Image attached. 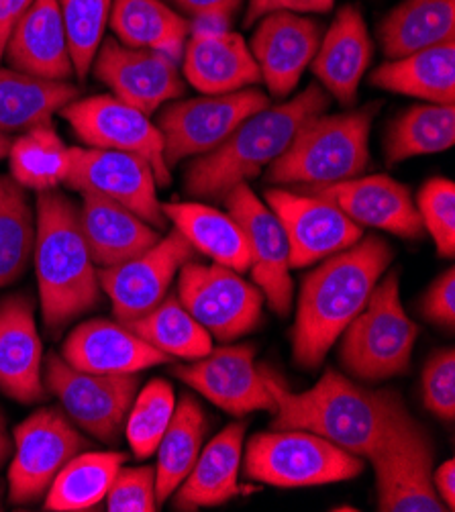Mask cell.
<instances>
[{
	"mask_svg": "<svg viewBox=\"0 0 455 512\" xmlns=\"http://www.w3.org/2000/svg\"><path fill=\"white\" fill-rule=\"evenodd\" d=\"M394 260L390 243L362 237L329 255L302 282L292 329V357L305 370H317L345 327L366 306L372 290Z\"/></svg>",
	"mask_w": 455,
	"mask_h": 512,
	"instance_id": "1",
	"label": "cell"
},
{
	"mask_svg": "<svg viewBox=\"0 0 455 512\" xmlns=\"http://www.w3.org/2000/svg\"><path fill=\"white\" fill-rule=\"evenodd\" d=\"M262 372L276 402L274 431H309L366 459L407 408L398 392L364 388L333 368L325 370L317 386L298 394L270 368L262 366Z\"/></svg>",
	"mask_w": 455,
	"mask_h": 512,
	"instance_id": "2",
	"label": "cell"
},
{
	"mask_svg": "<svg viewBox=\"0 0 455 512\" xmlns=\"http://www.w3.org/2000/svg\"><path fill=\"white\" fill-rule=\"evenodd\" d=\"M329 107V94L311 84L296 98L278 107H266L247 117L213 151L190 162L184 186L192 198L223 202L239 184H247L276 162L300 129Z\"/></svg>",
	"mask_w": 455,
	"mask_h": 512,
	"instance_id": "3",
	"label": "cell"
},
{
	"mask_svg": "<svg viewBox=\"0 0 455 512\" xmlns=\"http://www.w3.org/2000/svg\"><path fill=\"white\" fill-rule=\"evenodd\" d=\"M33 258L41 315L49 333H58L98 304V270L82 233L78 207L56 188L37 196Z\"/></svg>",
	"mask_w": 455,
	"mask_h": 512,
	"instance_id": "4",
	"label": "cell"
},
{
	"mask_svg": "<svg viewBox=\"0 0 455 512\" xmlns=\"http://www.w3.org/2000/svg\"><path fill=\"white\" fill-rule=\"evenodd\" d=\"M380 105L319 115L300 129L282 156L268 166L266 182L319 188L364 174L370 162V131Z\"/></svg>",
	"mask_w": 455,
	"mask_h": 512,
	"instance_id": "5",
	"label": "cell"
},
{
	"mask_svg": "<svg viewBox=\"0 0 455 512\" xmlns=\"http://www.w3.org/2000/svg\"><path fill=\"white\" fill-rule=\"evenodd\" d=\"M339 337V362L353 378L374 384L409 370L419 327L402 309L398 272L376 284L362 313Z\"/></svg>",
	"mask_w": 455,
	"mask_h": 512,
	"instance_id": "6",
	"label": "cell"
},
{
	"mask_svg": "<svg viewBox=\"0 0 455 512\" xmlns=\"http://www.w3.org/2000/svg\"><path fill=\"white\" fill-rule=\"evenodd\" d=\"M241 466L249 480L278 488L345 482L358 478L366 468L362 457L315 433L292 429L251 437Z\"/></svg>",
	"mask_w": 455,
	"mask_h": 512,
	"instance_id": "7",
	"label": "cell"
},
{
	"mask_svg": "<svg viewBox=\"0 0 455 512\" xmlns=\"http://www.w3.org/2000/svg\"><path fill=\"white\" fill-rule=\"evenodd\" d=\"M376 472L378 510L443 512L433 488L435 449L425 427L404 408L368 455Z\"/></svg>",
	"mask_w": 455,
	"mask_h": 512,
	"instance_id": "8",
	"label": "cell"
},
{
	"mask_svg": "<svg viewBox=\"0 0 455 512\" xmlns=\"http://www.w3.org/2000/svg\"><path fill=\"white\" fill-rule=\"evenodd\" d=\"M270 107L260 90L205 94L168 105L156 127L164 141V160L172 170L186 158H198L219 147L247 117Z\"/></svg>",
	"mask_w": 455,
	"mask_h": 512,
	"instance_id": "9",
	"label": "cell"
},
{
	"mask_svg": "<svg viewBox=\"0 0 455 512\" xmlns=\"http://www.w3.org/2000/svg\"><path fill=\"white\" fill-rule=\"evenodd\" d=\"M176 296L184 309L221 343L251 333L262 321V290L221 264L205 266L194 260L184 264Z\"/></svg>",
	"mask_w": 455,
	"mask_h": 512,
	"instance_id": "10",
	"label": "cell"
},
{
	"mask_svg": "<svg viewBox=\"0 0 455 512\" xmlns=\"http://www.w3.org/2000/svg\"><path fill=\"white\" fill-rule=\"evenodd\" d=\"M43 384L62 402L76 427L100 441H115L125 427L141 380L137 374L80 372L62 355H49Z\"/></svg>",
	"mask_w": 455,
	"mask_h": 512,
	"instance_id": "11",
	"label": "cell"
},
{
	"mask_svg": "<svg viewBox=\"0 0 455 512\" xmlns=\"http://www.w3.org/2000/svg\"><path fill=\"white\" fill-rule=\"evenodd\" d=\"M88 447L86 437L58 408H39L15 427V457L9 468V498L31 504L41 498L60 470Z\"/></svg>",
	"mask_w": 455,
	"mask_h": 512,
	"instance_id": "12",
	"label": "cell"
},
{
	"mask_svg": "<svg viewBox=\"0 0 455 512\" xmlns=\"http://www.w3.org/2000/svg\"><path fill=\"white\" fill-rule=\"evenodd\" d=\"M78 139L88 147L127 151L143 158L156 174L158 186L172 182L170 168L164 160V141L160 129L149 117L113 94H96L76 98L62 111Z\"/></svg>",
	"mask_w": 455,
	"mask_h": 512,
	"instance_id": "13",
	"label": "cell"
},
{
	"mask_svg": "<svg viewBox=\"0 0 455 512\" xmlns=\"http://www.w3.org/2000/svg\"><path fill=\"white\" fill-rule=\"evenodd\" d=\"M70 153L72 168L66 186L111 198L158 231L166 229L168 219L158 198V180L143 158L98 147H70Z\"/></svg>",
	"mask_w": 455,
	"mask_h": 512,
	"instance_id": "14",
	"label": "cell"
},
{
	"mask_svg": "<svg viewBox=\"0 0 455 512\" xmlns=\"http://www.w3.org/2000/svg\"><path fill=\"white\" fill-rule=\"evenodd\" d=\"M223 204L245 235L254 284L262 290L270 309L286 317L292 309L294 288L290 278L288 237L280 219L247 184L235 186L223 198Z\"/></svg>",
	"mask_w": 455,
	"mask_h": 512,
	"instance_id": "15",
	"label": "cell"
},
{
	"mask_svg": "<svg viewBox=\"0 0 455 512\" xmlns=\"http://www.w3.org/2000/svg\"><path fill=\"white\" fill-rule=\"evenodd\" d=\"M264 196L286 231L290 268L319 264L362 239V227L329 198L284 188H270Z\"/></svg>",
	"mask_w": 455,
	"mask_h": 512,
	"instance_id": "16",
	"label": "cell"
},
{
	"mask_svg": "<svg viewBox=\"0 0 455 512\" xmlns=\"http://www.w3.org/2000/svg\"><path fill=\"white\" fill-rule=\"evenodd\" d=\"M174 374L233 417L256 411L274 413L276 408L264 372L256 366V347L249 343L213 347L198 360L176 366Z\"/></svg>",
	"mask_w": 455,
	"mask_h": 512,
	"instance_id": "17",
	"label": "cell"
},
{
	"mask_svg": "<svg viewBox=\"0 0 455 512\" xmlns=\"http://www.w3.org/2000/svg\"><path fill=\"white\" fill-rule=\"evenodd\" d=\"M194 253L184 235L172 229L137 258L98 270L100 288L109 296L117 321L127 325L154 309L168 294L180 268L194 260Z\"/></svg>",
	"mask_w": 455,
	"mask_h": 512,
	"instance_id": "18",
	"label": "cell"
},
{
	"mask_svg": "<svg viewBox=\"0 0 455 512\" xmlns=\"http://www.w3.org/2000/svg\"><path fill=\"white\" fill-rule=\"evenodd\" d=\"M90 70L113 96L147 117L186 92L174 60L160 51L123 45L117 37L103 39Z\"/></svg>",
	"mask_w": 455,
	"mask_h": 512,
	"instance_id": "19",
	"label": "cell"
},
{
	"mask_svg": "<svg viewBox=\"0 0 455 512\" xmlns=\"http://www.w3.org/2000/svg\"><path fill=\"white\" fill-rule=\"evenodd\" d=\"M302 192L329 198L360 227L388 231L402 239L425 235L411 190L390 176H358L331 186L302 188Z\"/></svg>",
	"mask_w": 455,
	"mask_h": 512,
	"instance_id": "20",
	"label": "cell"
},
{
	"mask_svg": "<svg viewBox=\"0 0 455 512\" xmlns=\"http://www.w3.org/2000/svg\"><path fill=\"white\" fill-rule=\"evenodd\" d=\"M321 25L298 13L278 11L260 19L249 51L274 98H286L321 45Z\"/></svg>",
	"mask_w": 455,
	"mask_h": 512,
	"instance_id": "21",
	"label": "cell"
},
{
	"mask_svg": "<svg viewBox=\"0 0 455 512\" xmlns=\"http://www.w3.org/2000/svg\"><path fill=\"white\" fill-rule=\"evenodd\" d=\"M62 357L72 368L90 374H139L170 362L127 325L105 319L78 325L64 341Z\"/></svg>",
	"mask_w": 455,
	"mask_h": 512,
	"instance_id": "22",
	"label": "cell"
},
{
	"mask_svg": "<svg viewBox=\"0 0 455 512\" xmlns=\"http://www.w3.org/2000/svg\"><path fill=\"white\" fill-rule=\"evenodd\" d=\"M43 347L25 294L0 300V390L9 398L33 404L45 398Z\"/></svg>",
	"mask_w": 455,
	"mask_h": 512,
	"instance_id": "23",
	"label": "cell"
},
{
	"mask_svg": "<svg viewBox=\"0 0 455 512\" xmlns=\"http://www.w3.org/2000/svg\"><path fill=\"white\" fill-rule=\"evenodd\" d=\"M372 39L360 9L341 7L311 62L321 88L333 94L343 107L358 100L362 78L372 62Z\"/></svg>",
	"mask_w": 455,
	"mask_h": 512,
	"instance_id": "24",
	"label": "cell"
},
{
	"mask_svg": "<svg viewBox=\"0 0 455 512\" xmlns=\"http://www.w3.org/2000/svg\"><path fill=\"white\" fill-rule=\"evenodd\" d=\"M5 56L13 70L45 80L68 82L74 64L58 0H33L13 29Z\"/></svg>",
	"mask_w": 455,
	"mask_h": 512,
	"instance_id": "25",
	"label": "cell"
},
{
	"mask_svg": "<svg viewBox=\"0 0 455 512\" xmlns=\"http://www.w3.org/2000/svg\"><path fill=\"white\" fill-rule=\"evenodd\" d=\"M80 194V225L96 268L103 270L125 264L160 241V231L123 204L94 192Z\"/></svg>",
	"mask_w": 455,
	"mask_h": 512,
	"instance_id": "26",
	"label": "cell"
},
{
	"mask_svg": "<svg viewBox=\"0 0 455 512\" xmlns=\"http://www.w3.org/2000/svg\"><path fill=\"white\" fill-rule=\"evenodd\" d=\"M182 70L188 84L205 94L235 92L262 80L245 39L233 31L190 35L184 45Z\"/></svg>",
	"mask_w": 455,
	"mask_h": 512,
	"instance_id": "27",
	"label": "cell"
},
{
	"mask_svg": "<svg viewBox=\"0 0 455 512\" xmlns=\"http://www.w3.org/2000/svg\"><path fill=\"white\" fill-rule=\"evenodd\" d=\"M245 431V423H231L200 451L190 474L174 492L176 510L221 506L241 492L239 470Z\"/></svg>",
	"mask_w": 455,
	"mask_h": 512,
	"instance_id": "28",
	"label": "cell"
},
{
	"mask_svg": "<svg viewBox=\"0 0 455 512\" xmlns=\"http://www.w3.org/2000/svg\"><path fill=\"white\" fill-rule=\"evenodd\" d=\"M370 84L433 105H455V39L388 60L370 74Z\"/></svg>",
	"mask_w": 455,
	"mask_h": 512,
	"instance_id": "29",
	"label": "cell"
},
{
	"mask_svg": "<svg viewBox=\"0 0 455 512\" xmlns=\"http://www.w3.org/2000/svg\"><path fill=\"white\" fill-rule=\"evenodd\" d=\"M162 211L194 251L209 255L215 264L235 272L249 270L245 235L229 213H221L200 202H166L162 204Z\"/></svg>",
	"mask_w": 455,
	"mask_h": 512,
	"instance_id": "30",
	"label": "cell"
},
{
	"mask_svg": "<svg viewBox=\"0 0 455 512\" xmlns=\"http://www.w3.org/2000/svg\"><path fill=\"white\" fill-rule=\"evenodd\" d=\"M378 37L388 60L455 39V0H404L382 19Z\"/></svg>",
	"mask_w": 455,
	"mask_h": 512,
	"instance_id": "31",
	"label": "cell"
},
{
	"mask_svg": "<svg viewBox=\"0 0 455 512\" xmlns=\"http://www.w3.org/2000/svg\"><path fill=\"white\" fill-rule=\"evenodd\" d=\"M109 25L123 45L160 51L176 64L182 62L190 25L162 0H113Z\"/></svg>",
	"mask_w": 455,
	"mask_h": 512,
	"instance_id": "32",
	"label": "cell"
},
{
	"mask_svg": "<svg viewBox=\"0 0 455 512\" xmlns=\"http://www.w3.org/2000/svg\"><path fill=\"white\" fill-rule=\"evenodd\" d=\"M80 98L78 86L0 68V131L23 133Z\"/></svg>",
	"mask_w": 455,
	"mask_h": 512,
	"instance_id": "33",
	"label": "cell"
},
{
	"mask_svg": "<svg viewBox=\"0 0 455 512\" xmlns=\"http://www.w3.org/2000/svg\"><path fill=\"white\" fill-rule=\"evenodd\" d=\"M129 455L121 451H80L45 492V510L82 512L98 506Z\"/></svg>",
	"mask_w": 455,
	"mask_h": 512,
	"instance_id": "34",
	"label": "cell"
},
{
	"mask_svg": "<svg viewBox=\"0 0 455 512\" xmlns=\"http://www.w3.org/2000/svg\"><path fill=\"white\" fill-rule=\"evenodd\" d=\"M207 415L194 396H182L176 402L172 421L156 449V496L164 504L186 480L202 451L207 433Z\"/></svg>",
	"mask_w": 455,
	"mask_h": 512,
	"instance_id": "35",
	"label": "cell"
},
{
	"mask_svg": "<svg viewBox=\"0 0 455 512\" xmlns=\"http://www.w3.org/2000/svg\"><path fill=\"white\" fill-rule=\"evenodd\" d=\"M7 158L11 178L19 186L35 192L66 184L72 168L70 147L60 139L52 121L35 125L13 139Z\"/></svg>",
	"mask_w": 455,
	"mask_h": 512,
	"instance_id": "36",
	"label": "cell"
},
{
	"mask_svg": "<svg viewBox=\"0 0 455 512\" xmlns=\"http://www.w3.org/2000/svg\"><path fill=\"white\" fill-rule=\"evenodd\" d=\"M455 143V105H417L390 123L384 141L388 166L431 156Z\"/></svg>",
	"mask_w": 455,
	"mask_h": 512,
	"instance_id": "37",
	"label": "cell"
},
{
	"mask_svg": "<svg viewBox=\"0 0 455 512\" xmlns=\"http://www.w3.org/2000/svg\"><path fill=\"white\" fill-rule=\"evenodd\" d=\"M127 327L168 357L190 362L213 349L211 333L184 309L176 294H166L154 309L127 323Z\"/></svg>",
	"mask_w": 455,
	"mask_h": 512,
	"instance_id": "38",
	"label": "cell"
},
{
	"mask_svg": "<svg viewBox=\"0 0 455 512\" xmlns=\"http://www.w3.org/2000/svg\"><path fill=\"white\" fill-rule=\"evenodd\" d=\"M35 249V217L23 186L0 176V288L17 282Z\"/></svg>",
	"mask_w": 455,
	"mask_h": 512,
	"instance_id": "39",
	"label": "cell"
},
{
	"mask_svg": "<svg viewBox=\"0 0 455 512\" xmlns=\"http://www.w3.org/2000/svg\"><path fill=\"white\" fill-rule=\"evenodd\" d=\"M176 408L174 388L168 380L156 378L137 392L125 421V435L137 459L154 455Z\"/></svg>",
	"mask_w": 455,
	"mask_h": 512,
	"instance_id": "40",
	"label": "cell"
},
{
	"mask_svg": "<svg viewBox=\"0 0 455 512\" xmlns=\"http://www.w3.org/2000/svg\"><path fill=\"white\" fill-rule=\"evenodd\" d=\"M66 27L74 74L86 80L96 51L105 39L113 0H58Z\"/></svg>",
	"mask_w": 455,
	"mask_h": 512,
	"instance_id": "41",
	"label": "cell"
},
{
	"mask_svg": "<svg viewBox=\"0 0 455 512\" xmlns=\"http://www.w3.org/2000/svg\"><path fill=\"white\" fill-rule=\"evenodd\" d=\"M417 211L433 237L439 258L455 253V184L449 178L427 180L417 196Z\"/></svg>",
	"mask_w": 455,
	"mask_h": 512,
	"instance_id": "42",
	"label": "cell"
},
{
	"mask_svg": "<svg viewBox=\"0 0 455 512\" xmlns=\"http://www.w3.org/2000/svg\"><path fill=\"white\" fill-rule=\"evenodd\" d=\"M107 510L111 512H156V468H121L107 492Z\"/></svg>",
	"mask_w": 455,
	"mask_h": 512,
	"instance_id": "43",
	"label": "cell"
},
{
	"mask_svg": "<svg viewBox=\"0 0 455 512\" xmlns=\"http://www.w3.org/2000/svg\"><path fill=\"white\" fill-rule=\"evenodd\" d=\"M423 404L437 419L455 417V351L441 349L429 357L423 370Z\"/></svg>",
	"mask_w": 455,
	"mask_h": 512,
	"instance_id": "44",
	"label": "cell"
},
{
	"mask_svg": "<svg viewBox=\"0 0 455 512\" xmlns=\"http://www.w3.org/2000/svg\"><path fill=\"white\" fill-rule=\"evenodd\" d=\"M423 317L439 329L455 327V270L443 272L425 292L421 302Z\"/></svg>",
	"mask_w": 455,
	"mask_h": 512,
	"instance_id": "45",
	"label": "cell"
},
{
	"mask_svg": "<svg viewBox=\"0 0 455 512\" xmlns=\"http://www.w3.org/2000/svg\"><path fill=\"white\" fill-rule=\"evenodd\" d=\"M335 0H249L245 25H254L268 13H329Z\"/></svg>",
	"mask_w": 455,
	"mask_h": 512,
	"instance_id": "46",
	"label": "cell"
},
{
	"mask_svg": "<svg viewBox=\"0 0 455 512\" xmlns=\"http://www.w3.org/2000/svg\"><path fill=\"white\" fill-rule=\"evenodd\" d=\"M31 5L33 0H0V62L5 58V49L13 29Z\"/></svg>",
	"mask_w": 455,
	"mask_h": 512,
	"instance_id": "47",
	"label": "cell"
},
{
	"mask_svg": "<svg viewBox=\"0 0 455 512\" xmlns=\"http://www.w3.org/2000/svg\"><path fill=\"white\" fill-rule=\"evenodd\" d=\"M190 35H213V33H225L231 31L233 25V13L229 11H207L192 17L188 21Z\"/></svg>",
	"mask_w": 455,
	"mask_h": 512,
	"instance_id": "48",
	"label": "cell"
},
{
	"mask_svg": "<svg viewBox=\"0 0 455 512\" xmlns=\"http://www.w3.org/2000/svg\"><path fill=\"white\" fill-rule=\"evenodd\" d=\"M433 488L447 510L455 508V462L447 459L433 472Z\"/></svg>",
	"mask_w": 455,
	"mask_h": 512,
	"instance_id": "49",
	"label": "cell"
},
{
	"mask_svg": "<svg viewBox=\"0 0 455 512\" xmlns=\"http://www.w3.org/2000/svg\"><path fill=\"white\" fill-rule=\"evenodd\" d=\"M172 3L182 13L196 17L200 13H207V11H229L235 15L243 0H172Z\"/></svg>",
	"mask_w": 455,
	"mask_h": 512,
	"instance_id": "50",
	"label": "cell"
},
{
	"mask_svg": "<svg viewBox=\"0 0 455 512\" xmlns=\"http://www.w3.org/2000/svg\"><path fill=\"white\" fill-rule=\"evenodd\" d=\"M9 455H11V439L7 435V421H5L3 413H0V468H3Z\"/></svg>",
	"mask_w": 455,
	"mask_h": 512,
	"instance_id": "51",
	"label": "cell"
},
{
	"mask_svg": "<svg viewBox=\"0 0 455 512\" xmlns=\"http://www.w3.org/2000/svg\"><path fill=\"white\" fill-rule=\"evenodd\" d=\"M11 143H13V137L0 131V160L9 156V149H11Z\"/></svg>",
	"mask_w": 455,
	"mask_h": 512,
	"instance_id": "52",
	"label": "cell"
},
{
	"mask_svg": "<svg viewBox=\"0 0 455 512\" xmlns=\"http://www.w3.org/2000/svg\"><path fill=\"white\" fill-rule=\"evenodd\" d=\"M0 510H3V508H0Z\"/></svg>",
	"mask_w": 455,
	"mask_h": 512,
	"instance_id": "53",
	"label": "cell"
}]
</instances>
